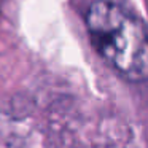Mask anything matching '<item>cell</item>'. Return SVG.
I'll return each mask as SVG.
<instances>
[{
  "mask_svg": "<svg viewBox=\"0 0 148 148\" xmlns=\"http://www.w3.org/2000/svg\"><path fill=\"white\" fill-rule=\"evenodd\" d=\"M91 43L99 56L132 83L148 80V34L118 5L97 0L86 14Z\"/></svg>",
  "mask_w": 148,
  "mask_h": 148,
  "instance_id": "1",
  "label": "cell"
}]
</instances>
